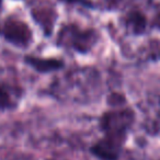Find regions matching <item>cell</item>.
I'll use <instances>...</instances> for the list:
<instances>
[{
	"instance_id": "1",
	"label": "cell",
	"mask_w": 160,
	"mask_h": 160,
	"mask_svg": "<svg viewBox=\"0 0 160 160\" xmlns=\"http://www.w3.org/2000/svg\"><path fill=\"white\" fill-rule=\"evenodd\" d=\"M0 36L19 48H27L31 45L33 34L29 24L14 17H9L0 22Z\"/></svg>"
},
{
	"instance_id": "4",
	"label": "cell",
	"mask_w": 160,
	"mask_h": 160,
	"mask_svg": "<svg viewBox=\"0 0 160 160\" xmlns=\"http://www.w3.org/2000/svg\"><path fill=\"white\" fill-rule=\"evenodd\" d=\"M126 24L136 33H140L142 30H145L146 20L144 16L137 11H133L126 16Z\"/></svg>"
},
{
	"instance_id": "2",
	"label": "cell",
	"mask_w": 160,
	"mask_h": 160,
	"mask_svg": "<svg viewBox=\"0 0 160 160\" xmlns=\"http://www.w3.org/2000/svg\"><path fill=\"white\" fill-rule=\"evenodd\" d=\"M24 60L29 66L40 72H48L52 70H56L62 66V62H60L58 59H46V58L34 57V56H27Z\"/></svg>"
},
{
	"instance_id": "3",
	"label": "cell",
	"mask_w": 160,
	"mask_h": 160,
	"mask_svg": "<svg viewBox=\"0 0 160 160\" xmlns=\"http://www.w3.org/2000/svg\"><path fill=\"white\" fill-rule=\"evenodd\" d=\"M16 105L13 94L10 87L5 82H0V111L12 109Z\"/></svg>"
},
{
	"instance_id": "5",
	"label": "cell",
	"mask_w": 160,
	"mask_h": 160,
	"mask_svg": "<svg viewBox=\"0 0 160 160\" xmlns=\"http://www.w3.org/2000/svg\"><path fill=\"white\" fill-rule=\"evenodd\" d=\"M3 10V0H0V14Z\"/></svg>"
}]
</instances>
